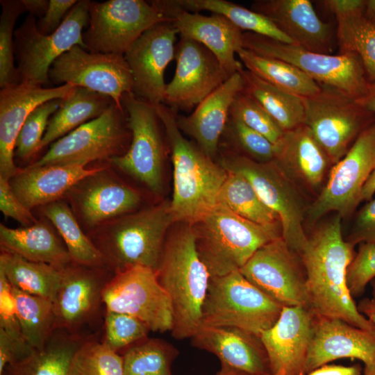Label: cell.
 Instances as JSON below:
<instances>
[{
	"mask_svg": "<svg viewBox=\"0 0 375 375\" xmlns=\"http://www.w3.org/2000/svg\"><path fill=\"white\" fill-rule=\"evenodd\" d=\"M219 164L250 182L265 204L279 217L283 240L299 253L307 238L303 227L306 209L299 187L275 161L259 162L226 150Z\"/></svg>",
	"mask_w": 375,
	"mask_h": 375,
	"instance_id": "9",
	"label": "cell"
},
{
	"mask_svg": "<svg viewBox=\"0 0 375 375\" xmlns=\"http://www.w3.org/2000/svg\"><path fill=\"white\" fill-rule=\"evenodd\" d=\"M103 301L106 310L132 315L150 331L164 333L172 330L170 298L151 268L133 266L115 272L103 290Z\"/></svg>",
	"mask_w": 375,
	"mask_h": 375,
	"instance_id": "15",
	"label": "cell"
},
{
	"mask_svg": "<svg viewBox=\"0 0 375 375\" xmlns=\"http://www.w3.org/2000/svg\"><path fill=\"white\" fill-rule=\"evenodd\" d=\"M375 168V122L355 140L334 165L326 183L307 208L305 219L312 227L325 215L335 212L342 218L352 215L361 202L363 187Z\"/></svg>",
	"mask_w": 375,
	"mask_h": 375,
	"instance_id": "14",
	"label": "cell"
},
{
	"mask_svg": "<svg viewBox=\"0 0 375 375\" xmlns=\"http://www.w3.org/2000/svg\"><path fill=\"white\" fill-rule=\"evenodd\" d=\"M81 222L92 230L135 211L142 201L135 188L101 167L73 186L66 194Z\"/></svg>",
	"mask_w": 375,
	"mask_h": 375,
	"instance_id": "21",
	"label": "cell"
},
{
	"mask_svg": "<svg viewBox=\"0 0 375 375\" xmlns=\"http://www.w3.org/2000/svg\"><path fill=\"white\" fill-rule=\"evenodd\" d=\"M61 102V99L49 100L31 112L16 140L15 155L17 157L27 160L41 150V142L51 116L57 111Z\"/></svg>",
	"mask_w": 375,
	"mask_h": 375,
	"instance_id": "46",
	"label": "cell"
},
{
	"mask_svg": "<svg viewBox=\"0 0 375 375\" xmlns=\"http://www.w3.org/2000/svg\"><path fill=\"white\" fill-rule=\"evenodd\" d=\"M0 17V87L19 84L14 64V26L19 16L26 11L22 0H1Z\"/></svg>",
	"mask_w": 375,
	"mask_h": 375,
	"instance_id": "44",
	"label": "cell"
},
{
	"mask_svg": "<svg viewBox=\"0 0 375 375\" xmlns=\"http://www.w3.org/2000/svg\"><path fill=\"white\" fill-rule=\"evenodd\" d=\"M33 350L22 333L0 329V375L6 365L24 359Z\"/></svg>",
	"mask_w": 375,
	"mask_h": 375,
	"instance_id": "51",
	"label": "cell"
},
{
	"mask_svg": "<svg viewBox=\"0 0 375 375\" xmlns=\"http://www.w3.org/2000/svg\"><path fill=\"white\" fill-rule=\"evenodd\" d=\"M372 299L375 300V278L371 281Z\"/></svg>",
	"mask_w": 375,
	"mask_h": 375,
	"instance_id": "63",
	"label": "cell"
},
{
	"mask_svg": "<svg viewBox=\"0 0 375 375\" xmlns=\"http://www.w3.org/2000/svg\"><path fill=\"white\" fill-rule=\"evenodd\" d=\"M240 72L244 81L242 92L260 104L284 131L303 124V97L271 85L247 69Z\"/></svg>",
	"mask_w": 375,
	"mask_h": 375,
	"instance_id": "35",
	"label": "cell"
},
{
	"mask_svg": "<svg viewBox=\"0 0 375 375\" xmlns=\"http://www.w3.org/2000/svg\"><path fill=\"white\" fill-rule=\"evenodd\" d=\"M177 349L160 339H146L130 347L123 358L124 375H172Z\"/></svg>",
	"mask_w": 375,
	"mask_h": 375,
	"instance_id": "42",
	"label": "cell"
},
{
	"mask_svg": "<svg viewBox=\"0 0 375 375\" xmlns=\"http://www.w3.org/2000/svg\"><path fill=\"white\" fill-rule=\"evenodd\" d=\"M375 278V244L360 243L347 271V285L352 297L362 296Z\"/></svg>",
	"mask_w": 375,
	"mask_h": 375,
	"instance_id": "49",
	"label": "cell"
},
{
	"mask_svg": "<svg viewBox=\"0 0 375 375\" xmlns=\"http://www.w3.org/2000/svg\"><path fill=\"white\" fill-rule=\"evenodd\" d=\"M251 9L269 19L294 43L308 51L331 54L336 42L308 0H256Z\"/></svg>",
	"mask_w": 375,
	"mask_h": 375,
	"instance_id": "27",
	"label": "cell"
},
{
	"mask_svg": "<svg viewBox=\"0 0 375 375\" xmlns=\"http://www.w3.org/2000/svg\"><path fill=\"white\" fill-rule=\"evenodd\" d=\"M177 35L170 21L156 24L124 55L133 76V93L153 106L163 103L165 72L175 58Z\"/></svg>",
	"mask_w": 375,
	"mask_h": 375,
	"instance_id": "20",
	"label": "cell"
},
{
	"mask_svg": "<svg viewBox=\"0 0 375 375\" xmlns=\"http://www.w3.org/2000/svg\"><path fill=\"white\" fill-rule=\"evenodd\" d=\"M77 1L76 0H49L45 15L37 22L38 31L42 35H50L55 32Z\"/></svg>",
	"mask_w": 375,
	"mask_h": 375,
	"instance_id": "54",
	"label": "cell"
},
{
	"mask_svg": "<svg viewBox=\"0 0 375 375\" xmlns=\"http://www.w3.org/2000/svg\"><path fill=\"white\" fill-rule=\"evenodd\" d=\"M0 210L4 216L10 217L22 225L29 226L38 222L17 195L9 180L0 176Z\"/></svg>",
	"mask_w": 375,
	"mask_h": 375,
	"instance_id": "50",
	"label": "cell"
},
{
	"mask_svg": "<svg viewBox=\"0 0 375 375\" xmlns=\"http://www.w3.org/2000/svg\"><path fill=\"white\" fill-rule=\"evenodd\" d=\"M222 136L227 138L233 148L229 151L259 162H269L276 159V145L238 119L229 116Z\"/></svg>",
	"mask_w": 375,
	"mask_h": 375,
	"instance_id": "45",
	"label": "cell"
},
{
	"mask_svg": "<svg viewBox=\"0 0 375 375\" xmlns=\"http://www.w3.org/2000/svg\"><path fill=\"white\" fill-rule=\"evenodd\" d=\"M342 219L336 214L313 227L298 253L306 274L307 308L375 333L374 324L359 312L347 285V268L356 253L342 237Z\"/></svg>",
	"mask_w": 375,
	"mask_h": 375,
	"instance_id": "1",
	"label": "cell"
},
{
	"mask_svg": "<svg viewBox=\"0 0 375 375\" xmlns=\"http://www.w3.org/2000/svg\"><path fill=\"white\" fill-rule=\"evenodd\" d=\"M242 47L260 56L285 61L317 83L334 88L355 99L362 97L369 88L362 62L355 53L312 52L249 32H243Z\"/></svg>",
	"mask_w": 375,
	"mask_h": 375,
	"instance_id": "8",
	"label": "cell"
},
{
	"mask_svg": "<svg viewBox=\"0 0 375 375\" xmlns=\"http://www.w3.org/2000/svg\"><path fill=\"white\" fill-rule=\"evenodd\" d=\"M192 345L215 355L221 369L240 375H271L267 353L259 336L233 327L201 326Z\"/></svg>",
	"mask_w": 375,
	"mask_h": 375,
	"instance_id": "26",
	"label": "cell"
},
{
	"mask_svg": "<svg viewBox=\"0 0 375 375\" xmlns=\"http://www.w3.org/2000/svg\"><path fill=\"white\" fill-rule=\"evenodd\" d=\"M364 0H325L321 3L333 14L338 53H355L360 59L367 78L375 81V26L364 14Z\"/></svg>",
	"mask_w": 375,
	"mask_h": 375,
	"instance_id": "31",
	"label": "cell"
},
{
	"mask_svg": "<svg viewBox=\"0 0 375 375\" xmlns=\"http://www.w3.org/2000/svg\"><path fill=\"white\" fill-rule=\"evenodd\" d=\"M183 9L192 12L208 11L230 20L243 32L263 35L284 43L294 44L267 17L226 0H175Z\"/></svg>",
	"mask_w": 375,
	"mask_h": 375,
	"instance_id": "39",
	"label": "cell"
},
{
	"mask_svg": "<svg viewBox=\"0 0 375 375\" xmlns=\"http://www.w3.org/2000/svg\"><path fill=\"white\" fill-rule=\"evenodd\" d=\"M167 21L153 1H90L89 26L83 40L88 51L124 56L147 30Z\"/></svg>",
	"mask_w": 375,
	"mask_h": 375,
	"instance_id": "13",
	"label": "cell"
},
{
	"mask_svg": "<svg viewBox=\"0 0 375 375\" xmlns=\"http://www.w3.org/2000/svg\"><path fill=\"white\" fill-rule=\"evenodd\" d=\"M156 272L172 304V336L191 338L201 326L202 307L211 278L198 253L192 224L176 222L172 226Z\"/></svg>",
	"mask_w": 375,
	"mask_h": 375,
	"instance_id": "2",
	"label": "cell"
},
{
	"mask_svg": "<svg viewBox=\"0 0 375 375\" xmlns=\"http://www.w3.org/2000/svg\"><path fill=\"white\" fill-rule=\"evenodd\" d=\"M131 142L126 152L109 160L153 193L162 189L164 162L169 147L162 122L153 106L126 94L122 99Z\"/></svg>",
	"mask_w": 375,
	"mask_h": 375,
	"instance_id": "11",
	"label": "cell"
},
{
	"mask_svg": "<svg viewBox=\"0 0 375 375\" xmlns=\"http://www.w3.org/2000/svg\"><path fill=\"white\" fill-rule=\"evenodd\" d=\"M70 375H124L123 358L103 341H85L74 353Z\"/></svg>",
	"mask_w": 375,
	"mask_h": 375,
	"instance_id": "43",
	"label": "cell"
},
{
	"mask_svg": "<svg viewBox=\"0 0 375 375\" xmlns=\"http://www.w3.org/2000/svg\"><path fill=\"white\" fill-rule=\"evenodd\" d=\"M237 55L247 69L274 86L301 97H312L320 91L319 83L285 61L260 56L243 47Z\"/></svg>",
	"mask_w": 375,
	"mask_h": 375,
	"instance_id": "37",
	"label": "cell"
},
{
	"mask_svg": "<svg viewBox=\"0 0 375 375\" xmlns=\"http://www.w3.org/2000/svg\"><path fill=\"white\" fill-rule=\"evenodd\" d=\"M88 339L55 330L42 349L6 365L1 375H70L73 356Z\"/></svg>",
	"mask_w": 375,
	"mask_h": 375,
	"instance_id": "34",
	"label": "cell"
},
{
	"mask_svg": "<svg viewBox=\"0 0 375 375\" xmlns=\"http://www.w3.org/2000/svg\"><path fill=\"white\" fill-rule=\"evenodd\" d=\"M100 169L78 165L28 166L19 169L9 183L22 203L31 210L60 200L80 181Z\"/></svg>",
	"mask_w": 375,
	"mask_h": 375,
	"instance_id": "30",
	"label": "cell"
},
{
	"mask_svg": "<svg viewBox=\"0 0 375 375\" xmlns=\"http://www.w3.org/2000/svg\"><path fill=\"white\" fill-rule=\"evenodd\" d=\"M107 267L71 262L62 270V281L53 301L54 329L91 338L86 331L100 317L103 290L111 278Z\"/></svg>",
	"mask_w": 375,
	"mask_h": 375,
	"instance_id": "16",
	"label": "cell"
},
{
	"mask_svg": "<svg viewBox=\"0 0 375 375\" xmlns=\"http://www.w3.org/2000/svg\"><path fill=\"white\" fill-rule=\"evenodd\" d=\"M154 107L164 126L173 165L170 210L175 223L193 224L218 204L228 172L183 136L177 112L164 103Z\"/></svg>",
	"mask_w": 375,
	"mask_h": 375,
	"instance_id": "3",
	"label": "cell"
},
{
	"mask_svg": "<svg viewBox=\"0 0 375 375\" xmlns=\"http://www.w3.org/2000/svg\"><path fill=\"white\" fill-rule=\"evenodd\" d=\"M343 358L359 360L365 366L375 365V333L340 319L315 315L306 375Z\"/></svg>",
	"mask_w": 375,
	"mask_h": 375,
	"instance_id": "25",
	"label": "cell"
},
{
	"mask_svg": "<svg viewBox=\"0 0 375 375\" xmlns=\"http://www.w3.org/2000/svg\"><path fill=\"white\" fill-rule=\"evenodd\" d=\"M357 101L375 117V81L369 83L366 94Z\"/></svg>",
	"mask_w": 375,
	"mask_h": 375,
	"instance_id": "57",
	"label": "cell"
},
{
	"mask_svg": "<svg viewBox=\"0 0 375 375\" xmlns=\"http://www.w3.org/2000/svg\"><path fill=\"white\" fill-rule=\"evenodd\" d=\"M320 87L315 95L303 97V124L333 166L345 156L359 135L375 122L374 116L357 99L334 88Z\"/></svg>",
	"mask_w": 375,
	"mask_h": 375,
	"instance_id": "12",
	"label": "cell"
},
{
	"mask_svg": "<svg viewBox=\"0 0 375 375\" xmlns=\"http://www.w3.org/2000/svg\"><path fill=\"white\" fill-rule=\"evenodd\" d=\"M362 375H375V365L365 366Z\"/></svg>",
	"mask_w": 375,
	"mask_h": 375,
	"instance_id": "61",
	"label": "cell"
},
{
	"mask_svg": "<svg viewBox=\"0 0 375 375\" xmlns=\"http://www.w3.org/2000/svg\"><path fill=\"white\" fill-rule=\"evenodd\" d=\"M74 85L44 88L19 83L0 91V176L10 180L20 169L14 162L19 133L31 112L52 99L65 98Z\"/></svg>",
	"mask_w": 375,
	"mask_h": 375,
	"instance_id": "24",
	"label": "cell"
},
{
	"mask_svg": "<svg viewBox=\"0 0 375 375\" xmlns=\"http://www.w3.org/2000/svg\"><path fill=\"white\" fill-rule=\"evenodd\" d=\"M115 101L105 94L88 88L74 86L62 99L57 111L51 116L40 149L52 144L83 124L104 113Z\"/></svg>",
	"mask_w": 375,
	"mask_h": 375,
	"instance_id": "33",
	"label": "cell"
},
{
	"mask_svg": "<svg viewBox=\"0 0 375 375\" xmlns=\"http://www.w3.org/2000/svg\"><path fill=\"white\" fill-rule=\"evenodd\" d=\"M0 329L22 333L12 286L0 270ZM23 335V334H22Z\"/></svg>",
	"mask_w": 375,
	"mask_h": 375,
	"instance_id": "53",
	"label": "cell"
},
{
	"mask_svg": "<svg viewBox=\"0 0 375 375\" xmlns=\"http://www.w3.org/2000/svg\"><path fill=\"white\" fill-rule=\"evenodd\" d=\"M357 307L359 312L369 319L375 326V300L372 298L362 299Z\"/></svg>",
	"mask_w": 375,
	"mask_h": 375,
	"instance_id": "58",
	"label": "cell"
},
{
	"mask_svg": "<svg viewBox=\"0 0 375 375\" xmlns=\"http://www.w3.org/2000/svg\"><path fill=\"white\" fill-rule=\"evenodd\" d=\"M153 1L173 24L180 37L206 47L230 75L243 69L242 62L235 58V53L242 48L243 31L224 16L190 12L179 6L175 0Z\"/></svg>",
	"mask_w": 375,
	"mask_h": 375,
	"instance_id": "22",
	"label": "cell"
},
{
	"mask_svg": "<svg viewBox=\"0 0 375 375\" xmlns=\"http://www.w3.org/2000/svg\"><path fill=\"white\" fill-rule=\"evenodd\" d=\"M364 14L367 19L375 26V0L365 1Z\"/></svg>",
	"mask_w": 375,
	"mask_h": 375,
	"instance_id": "60",
	"label": "cell"
},
{
	"mask_svg": "<svg viewBox=\"0 0 375 375\" xmlns=\"http://www.w3.org/2000/svg\"><path fill=\"white\" fill-rule=\"evenodd\" d=\"M345 240L353 246L362 242L375 244V198L368 201L358 212Z\"/></svg>",
	"mask_w": 375,
	"mask_h": 375,
	"instance_id": "52",
	"label": "cell"
},
{
	"mask_svg": "<svg viewBox=\"0 0 375 375\" xmlns=\"http://www.w3.org/2000/svg\"><path fill=\"white\" fill-rule=\"evenodd\" d=\"M227 172V177L219 193L218 203L256 224H281L277 214L265 204L244 176L236 172Z\"/></svg>",
	"mask_w": 375,
	"mask_h": 375,
	"instance_id": "40",
	"label": "cell"
},
{
	"mask_svg": "<svg viewBox=\"0 0 375 375\" xmlns=\"http://www.w3.org/2000/svg\"><path fill=\"white\" fill-rule=\"evenodd\" d=\"M41 210L62 238L74 262L91 267H106L101 254L83 233L66 203L56 201L42 206Z\"/></svg>",
	"mask_w": 375,
	"mask_h": 375,
	"instance_id": "38",
	"label": "cell"
},
{
	"mask_svg": "<svg viewBox=\"0 0 375 375\" xmlns=\"http://www.w3.org/2000/svg\"><path fill=\"white\" fill-rule=\"evenodd\" d=\"M283 308L238 270L211 276L201 326L233 327L260 337L275 324Z\"/></svg>",
	"mask_w": 375,
	"mask_h": 375,
	"instance_id": "6",
	"label": "cell"
},
{
	"mask_svg": "<svg viewBox=\"0 0 375 375\" xmlns=\"http://www.w3.org/2000/svg\"><path fill=\"white\" fill-rule=\"evenodd\" d=\"M0 270L12 287L53 302L62 281V270L45 263L28 260L3 249H1Z\"/></svg>",
	"mask_w": 375,
	"mask_h": 375,
	"instance_id": "36",
	"label": "cell"
},
{
	"mask_svg": "<svg viewBox=\"0 0 375 375\" xmlns=\"http://www.w3.org/2000/svg\"><path fill=\"white\" fill-rule=\"evenodd\" d=\"M217 375H240V374H238L231 371L220 369V371L218 372Z\"/></svg>",
	"mask_w": 375,
	"mask_h": 375,
	"instance_id": "62",
	"label": "cell"
},
{
	"mask_svg": "<svg viewBox=\"0 0 375 375\" xmlns=\"http://www.w3.org/2000/svg\"><path fill=\"white\" fill-rule=\"evenodd\" d=\"M22 2L30 15L40 19L44 17L49 4L48 0H22Z\"/></svg>",
	"mask_w": 375,
	"mask_h": 375,
	"instance_id": "56",
	"label": "cell"
},
{
	"mask_svg": "<svg viewBox=\"0 0 375 375\" xmlns=\"http://www.w3.org/2000/svg\"><path fill=\"white\" fill-rule=\"evenodd\" d=\"M103 342L117 351L147 339L150 331L139 319L122 312L106 310Z\"/></svg>",
	"mask_w": 375,
	"mask_h": 375,
	"instance_id": "48",
	"label": "cell"
},
{
	"mask_svg": "<svg viewBox=\"0 0 375 375\" xmlns=\"http://www.w3.org/2000/svg\"><path fill=\"white\" fill-rule=\"evenodd\" d=\"M315 314L303 306H284L275 324L260 338L271 375H306Z\"/></svg>",
	"mask_w": 375,
	"mask_h": 375,
	"instance_id": "23",
	"label": "cell"
},
{
	"mask_svg": "<svg viewBox=\"0 0 375 375\" xmlns=\"http://www.w3.org/2000/svg\"><path fill=\"white\" fill-rule=\"evenodd\" d=\"M174 59L175 72L166 85L163 103L176 112L196 108L231 76L209 49L188 38L181 37Z\"/></svg>",
	"mask_w": 375,
	"mask_h": 375,
	"instance_id": "19",
	"label": "cell"
},
{
	"mask_svg": "<svg viewBox=\"0 0 375 375\" xmlns=\"http://www.w3.org/2000/svg\"><path fill=\"white\" fill-rule=\"evenodd\" d=\"M174 223L169 201L165 200L112 219L88 236L113 274L133 266L156 270Z\"/></svg>",
	"mask_w": 375,
	"mask_h": 375,
	"instance_id": "4",
	"label": "cell"
},
{
	"mask_svg": "<svg viewBox=\"0 0 375 375\" xmlns=\"http://www.w3.org/2000/svg\"><path fill=\"white\" fill-rule=\"evenodd\" d=\"M229 116L242 122L274 144L280 141L285 132L260 104L242 90L235 96Z\"/></svg>",
	"mask_w": 375,
	"mask_h": 375,
	"instance_id": "47",
	"label": "cell"
},
{
	"mask_svg": "<svg viewBox=\"0 0 375 375\" xmlns=\"http://www.w3.org/2000/svg\"><path fill=\"white\" fill-rule=\"evenodd\" d=\"M240 72L232 74L188 115L176 114L180 130L192 137L199 147L215 160L235 96L243 90Z\"/></svg>",
	"mask_w": 375,
	"mask_h": 375,
	"instance_id": "29",
	"label": "cell"
},
{
	"mask_svg": "<svg viewBox=\"0 0 375 375\" xmlns=\"http://www.w3.org/2000/svg\"><path fill=\"white\" fill-rule=\"evenodd\" d=\"M192 225L198 253L211 276L240 270L258 249L283 238L281 224H256L219 203Z\"/></svg>",
	"mask_w": 375,
	"mask_h": 375,
	"instance_id": "5",
	"label": "cell"
},
{
	"mask_svg": "<svg viewBox=\"0 0 375 375\" xmlns=\"http://www.w3.org/2000/svg\"><path fill=\"white\" fill-rule=\"evenodd\" d=\"M23 336L34 349H42L55 331L53 302L12 287Z\"/></svg>",
	"mask_w": 375,
	"mask_h": 375,
	"instance_id": "41",
	"label": "cell"
},
{
	"mask_svg": "<svg viewBox=\"0 0 375 375\" xmlns=\"http://www.w3.org/2000/svg\"><path fill=\"white\" fill-rule=\"evenodd\" d=\"M363 369L360 364L351 366L337 365H323L307 375H362Z\"/></svg>",
	"mask_w": 375,
	"mask_h": 375,
	"instance_id": "55",
	"label": "cell"
},
{
	"mask_svg": "<svg viewBox=\"0 0 375 375\" xmlns=\"http://www.w3.org/2000/svg\"><path fill=\"white\" fill-rule=\"evenodd\" d=\"M239 271L283 307L307 308L305 267L300 256L283 238L258 249Z\"/></svg>",
	"mask_w": 375,
	"mask_h": 375,
	"instance_id": "17",
	"label": "cell"
},
{
	"mask_svg": "<svg viewBox=\"0 0 375 375\" xmlns=\"http://www.w3.org/2000/svg\"><path fill=\"white\" fill-rule=\"evenodd\" d=\"M276 145L278 166L299 188L318 195L333 165L308 128L301 124L285 131Z\"/></svg>",
	"mask_w": 375,
	"mask_h": 375,
	"instance_id": "28",
	"label": "cell"
},
{
	"mask_svg": "<svg viewBox=\"0 0 375 375\" xmlns=\"http://www.w3.org/2000/svg\"><path fill=\"white\" fill-rule=\"evenodd\" d=\"M90 3L89 0L78 1L50 35L41 34L35 17L27 16L14 33L19 83L40 86L48 83L50 67L57 58L76 45L86 49L83 30L89 24Z\"/></svg>",
	"mask_w": 375,
	"mask_h": 375,
	"instance_id": "7",
	"label": "cell"
},
{
	"mask_svg": "<svg viewBox=\"0 0 375 375\" xmlns=\"http://www.w3.org/2000/svg\"><path fill=\"white\" fill-rule=\"evenodd\" d=\"M49 78L55 84L68 83L111 97L119 106L133 92V80L124 55L94 53L76 45L57 58Z\"/></svg>",
	"mask_w": 375,
	"mask_h": 375,
	"instance_id": "18",
	"label": "cell"
},
{
	"mask_svg": "<svg viewBox=\"0 0 375 375\" xmlns=\"http://www.w3.org/2000/svg\"><path fill=\"white\" fill-rule=\"evenodd\" d=\"M131 142L126 112L115 103L101 116L75 128L51 144L48 151L29 167L52 165L84 166L95 160L120 156Z\"/></svg>",
	"mask_w": 375,
	"mask_h": 375,
	"instance_id": "10",
	"label": "cell"
},
{
	"mask_svg": "<svg viewBox=\"0 0 375 375\" xmlns=\"http://www.w3.org/2000/svg\"><path fill=\"white\" fill-rule=\"evenodd\" d=\"M375 193V168L365 183L362 194L361 201H369Z\"/></svg>",
	"mask_w": 375,
	"mask_h": 375,
	"instance_id": "59",
	"label": "cell"
},
{
	"mask_svg": "<svg viewBox=\"0 0 375 375\" xmlns=\"http://www.w3.org/2000/svg\"><path fill=\"white\" fill-rule=\"evenodd\" d=\"M0 244L3 249L33 262L62 270L73 262L65 243L45 222L12 228L0 224Z\"/></svg>",
	"mask_w": 375,
	"mask_h": 375,
	"instance_id": "32",
	"label": "cell"
}]
</instances>
